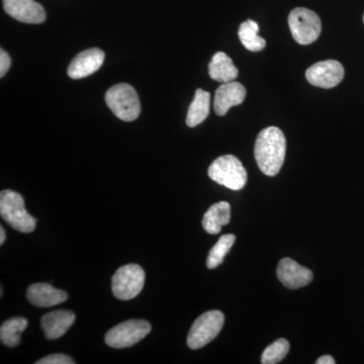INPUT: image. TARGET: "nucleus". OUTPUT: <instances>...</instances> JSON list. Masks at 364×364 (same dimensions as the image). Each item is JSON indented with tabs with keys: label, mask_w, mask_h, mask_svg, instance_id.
<instances>
[{
	"label": "nucleus",
	"mask_w": 364,
	"mask_h": 364,
	"mask_svg": "<svg viewBox=\"0 0 364 364\" xmlns=\"http://www.w3.org/2000/svg\"><path fill=\"white\" fill-rule=\"evenodd\" d=\"M210 95L208 91L198 88L196 91L195 98L189 105L186 124L191 128H195L202 124L210 114Z\"/></svg>",
	"instance_id": "nucleus-18"
},
{
	"label": "nucleus",
	"mask_w": 364,
	"mask_h": 364,
	"mask_svg": "<svg viewBox=\"0 0 364 364\" xmlns=\"http://www.w3.org/2000/svg\"><path fill=\"white\" fill-rule=\"evenodd\" d=\"M11 65V60L9 55L4 50H0V77H4Z\"/></svg>",
	"instance_id": "nucleus-24"
},
{
	"label": "nucleus",
	"mask_w": 364,
	"mask_h": 364,
	"mask_svg": "<svg viewBox=\"0 0 364 364\" xmlns=\"http://www.w3.org/2000/svg\"><path fill=\"white\" fill-rule=\"evenodd\" d=\"M246 97V88L241 83H223L215 93L214 109L218 116L223 117L235 105H241Z\"/></svg>",
	"instance_id": "nucleus-13"
},
{
	"label": "nucleus",
	"mask_w": 364,
	"mask_h": 364,
	"mask_svg": "<svg viewBox=\"0 0 364 364\" xmlns=\"http://www.w3.org/2000/svg\"><path fill=\"white\" fill-rule=\"evenodd\" d=\"M363 21H364V14H363Z\"/></svg>",
	"instance_id": "nucleus-27"
},
{
	"label": "nucleus",
	"mask_w": 364,
	"mask_h": 364,
	"mask_svg": "<svg viewBox=\"0 0 364 364\" xmlns=\"http://www.w3.org/2000/svg\"><path fill=\"white\" fill-rule=\"evenodd\" d=\"M105 61V53L97 48H91L79 53L68 67V75L72 79L87 77L95 73Z\"/></svg>",
	"instance_id": "nucleus-12"
},
{
	"label": "nucleus",
	"mask_w": 364,
	"mask_h": 364,
	"mask_svg": "<svg viewBox=\"0 0 364 364\" xmlns=\"http://www.w3.org/2000/svg\"><path fill=\"white\" fill-rule=\"evenodd\" d=\"M26 296L32 305L41 306V308L59 305L68 299V294L65 291L56 289L51 284H32L28 289Z\"/></svg>",
	"instance_id": "nucleus-14"
},
{
	"label": "nucleus",
	"mask_w": 364,
	"mask_h": 364,
	"mask_svg": "<svg viewBox=\"0 0 364 364\" xmlns=\"http://www.w3.org/2000/svg\"><path fill=\"white\" fill-rule=\"evenodd\" d=\"M225 323L224 314L208 311L200 316L189 330L188 345L191 349H200L212 342L221 332Z\"/></svg>",
	"instance_id": "nucleus-6"
},
{
	"label": "nucleus",
	"mask_w": 364,
	"mask_h": 364,
	"mask_svg": "<svg viewBox=\"0 0 364 364\" xmlns=\"http://www.w3.org/2000/svg\"><path fill=\"white\" fill-rule=\"evenodd\" d=\"M287 140L277 127H268L256 139L254 155L262 173L274 176L282 169L286 158Z\"/></svg>",
	"instance_id": "nucleus-1"
},
{
	"label": "nucleus",
	"mask_w": 364,
	"mask_h": 364,
	"mask_svg": "<svg viewBox=\"0 0 364 364\" xmlns=\"http://www.w3.org/2000/svg\"><path fill=\"white\" fill-rule=\"evenodd\" d=\"M147 321L129 320L112 328L105 335V343L112 348H127L145 338L151 332Z\"/></svg>",
	"instance_id": "nucleus-8"
},
{
	"label": "nucleus",
	"mask_w": 364,
	"mask_h": 364,
	"mask_svg": "<svg viewBox=\"0 0 364 364\" xmlns=\"http://www.w3.org/2000/svg\"><path fill=\"white\" fill-rule=\"evenodd\" d=\"M208 74L214 80L227 83L238 77L239 71L226 53L218 52L208 64Z\"/></svg>",
	"instance_id": "nucleus-16"
},
{
	"label": "nucleus",
	"mask_w": 364,
	"mask_h": 364,
	"mask_svg": "<svg viewBox=\"0 0 364 364\" xmlns=\"http://www.w3.org/2000/svg\"><path fill=\"white\" fill-rule=\"evenodd\" d=\"M235 241H236V237L232 234L224 235L219 239L208 253L207 267L210 269H214L222 264L228 252L233 247Z\"/></svg>",
	"instance_id": "nucleus-21"
},
{
	"label": "nucleus",
	"mask_w": 364,
	"mask_h": 364,
	"mask_svg": "<svg viewBox=\"0 0 364 364\" xmlns=\"http://www.w3.org/2000/svg\"><path fill=\"white\" fill-rule=\"evenodd\" d=\"M6 241V232H4V227L0 228V244H4Z\"/></svg>",
	"instance_id": "nucleus-26"
},
{
	"label": "nucleus",
	"mask_w": 364,
	"mask_h": 364,
	"mask_svg": "<svg viewBox=\"0 0 364 364\" xmlns=\"http://www.w3.org/2000/svg\"><path fill=\"white\" fill-rule=\"evenodd\" d=\"M145 272L136 264H128L117 269L112 280V294L117 299L129 301L142 291Z\"/></svg>",
	"instance_id": "nucleus-7"
},
{
	"label": "nucleus",
	"mask_w": 364,
	"mask_h": 364,
	"mask_svg": "<svg viewBox=\"0 0 364 364\" xmlns=\"http://www.w3.org/2000/svg\"><path fill=\"white\" fill-rule=\"evenodd\" d=\"M231 220V205L227 202L215 203L203 215V227L208 234L215 235L221 232L223 226Z\"/></svg>",
	"instance_id": "nucleus-17"
},
{
	"label": "nucleus",
	"mask_w": 364,
	"mask_h": 364,
	"mask_svg": "<svg viewBox=\"0 0 364 364\" xmlns=\"http://www.w3.org/2000/svg\"><path fill=\"white\" fill-rule=\"evenodd\" d=\"M37 364H73V359L65 355V354H52L47 358L38 360Z\"/></svg>",
	"instance_id": "nucleus-23"
},
{
	"label": "nucleus",
	"mask_w": 364,
	"mask_h": 364,
	"mask_svg": "<svg viewBox=\"0 0 364 364\" xmlns=\"http://www.w3.org/2000/svg\"><path fill=\"white\" fill-rule=\"evenodd\" d=\"M4 7L9 16L21 23L38 25L46 21L44 7L35 0H4Z\"/></svg>",
	"instance_id": "nucleus-11"
},
{
	"label": "nucleus",
	"mask_w": 364,
	"mask_h": 364,
	"mask_svg": "<svg viewBox=\"0 0 364 364\" xmlns=\"http://www.w3.org/2000/svg\"><path fill=\"white\" fill-rule=\"evenodd\" d=\"M28 327V320L25 318H13L6 321L0 328V339L2 343L9 347H16L21 343V333Z\"/></svg>",
	"instance_id": "nucleus-20"
},
{
	"label": "nucleus",
	"mask_w": 364,
	"mask_h": 364,
	"mask_svg": "<svg viewBox=\"0 0 364 364\" xmlns=\"http://www.w3.org/2000/svg\"><path fill=\"white\" fill-rule=\"evenodd\" d=\"M277 277L287 289H296L308 286L312 282V270L299 265L296 261L286 257L279 261L277 267Z\"/></svg>",
	"instance_id": "nucleus-10"
},
{
	"label": "nucleus",
	"mask_w": 364,
	"mask_h": 364,
	"mask_svg": "<svg viewBox=\"0 0 364 364\" xmlns=\"http://www.w3.org/2000/svg\"><path fill=\"white\" fill-rule=\"evenodd\" d=\"M289 26L294 41L299 45L316 42L322 32V23L317 14L304 7H298L289 16Z\"/></svg>",
	"instance_id": "nucleus-5"
},
{
	"label": "nucleus",
	"mask_w": 364,
	"mask_h": 364,
	"mask_svg": "<svg viewBox=\"0 0 364 364\" xmlns=\"http://www.w3.org/2000/svg\"><path fill=\"white\" fill-rule=\"evenodd\" d=\"M336 361L331 355H323L316 361V364H335Z\"/></svg>",
	"instance_id": "nucleus-25"
},
{
	"label": "nucleus",
	"mask_w": 364,
	"mask_h": 364,
	"mask_svg": "<svg viewBox=\"0 0 364 364\" xmlns=\"http://www.w3.org/2000/svg\"><path fill=\"white\" fill-rule=\"evenodd\" d=\"M208 176L232 191H240L247 182V171L238 158L225 155L215 159L208 168Z\"/></svg>",
	"instance_id": "nucleus-4"
},
{
	"label": "nucleus",
	"mask_w": 364,
	"mask_h": 364,
	"mask_svg": "<svg viewBox=\"0 0 364 364\" xmlns=\"http://www.w3.org/2000/svg\"><path fill=\"white\" fill-rule=\"evenodd\" d=\"M289 343L287 339L280 338L267 347L261 356L262 364H277L284 360L289 353Z\"/></svg>",
	"instance_id": "nucleus-22"
},
{
	"label": "nucleus",
	"mask_w": 364,
	"mask_h": 364,
	"mask_svg": "<svg viewBox=\"0 0 364 364\" xmlns=\"http://www.w3.org/2000/svg\"><path fill=\"white\" fill-rule=\"evenodd\" d=\"M0 215L9 226L21 233H31L37 225V220L26 210L23 196L11 189L0 193Z\"/></svg>",
	"instance_id": "nucleus-2"
},
{
	"label": "nucleus",
	"mask_w": 364,
	"mask_h": 364,
	"mask_svg": "<svg viewBox=\"0 0 364 364\" xmlns=\"http://www.w3.org/2000/svg\"><path fill=\"white\" fill-rule=\"evenodd\" d=\"M71 311L58 310L46 314L42 318V328L48 339L55 340L63 336L75 321Z\"/></svg>",
	"instance_id": "nucleus-15"
},
{
	"label": "nucleus",
	"mask_w": 364,
	"mask_h": 364,
	"mask_svg": "<svg viewBox=\"0 0 364 364\" xmlns=\"http://www.w3.org/2000/svg\"><path fill=\"white\" fill-rule=\"evenodd\" d=\"M107 107L124 122H133L140 116L141 105L136 90L127 83L114 85L105 93Z\"/></svg>",
	"instance_id": "nucleus-3"
},
{
	"label": "nucleus",
	"mask_w": 364,
	"mask_h": 364,
	"mask_svg": "<svg viewBox=\"0 0 364 364\" xmlns=\"http://www.w3.org/2000/svg\"><path fill=\"white\" fill-rule=\"evenodd\" d=\"M258 31H259V26L252 20L244 21L239 26V39L249 51L260 52L267 46V41L258 36Z\"/></svg>",
	"instance_id": "nucleus-19"
},
{
	"label": "nucleus",
	"mask_w": 364,
	"mask_h": 364,
	"mask_svg": "<svg viewBox=\"0 0 364 364\" xmlns=\"http://www.w3.org/2000/svg\"><path fill=\"white\" fill-rule=\"evenodd\" d=\"M344 68L336 60H326L314 64L306 72V78L311 85L321 88H333L341 82Z\"/></svg>",
	"instance_id": "nucleus-9"
}]
</instances>
